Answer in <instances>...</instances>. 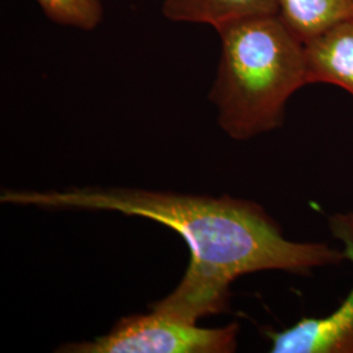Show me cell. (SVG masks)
<instances>
[{
    "label": "cell",
    "instance_id": "obj_1",
    "mask_svg": "<svg viewBox=\"0 0 353 353\" xmlns=\"http://www.w3.org/2000/svg\"><path fill=\"white\" fill-rule=\"evenodd\" d=\"M0 201L46 210L112 211L154 220L176 230L189 246L185 276L153 310L196 323L224 313L236 279L258 271L310 275L348 261L325 242L287 240L265 208L232 196H204L138 189L4 190Z\"/></svg>",
    "mask_w": 353,
    "mask_h": 353
},
{
    "label": "cell",
    "instance_id": "obj_2",
    "mask_svg": "<svg viewBox=\"0 0 353 353\" xmlns=\"http://www.w3.org/2000/svg\"><path fill=\"white\" fill-rule=\"evenodd\" d=\"M221 54L210 100L232 139L283 126L290 97L307 83L305 42L278 14L245 19L217 32Z\"/></svg>",
    "mask_w": 353,
    "mask_h": 353
},
{
    "label": "cell",
    "instance_id": "obj_3",
    "mask_svg": "<svg viewBox=\"0 0 353 353\" xmlns=\"http://www.w3.org/2000/svg\"><path fill=\"white\" fill-rule=\"evenodd\" d=\"M240 326L203 328L161 312L128 316L92 341L59 347L65 353H229L237 350Z\"/></svg>",
    "mask_w": 353,
    "mask_h": 353
},
{
    "label": "cell",
    "instance_id": "obj_4",
    "mask_svg": "<svg viewBox=\"0 0 353 353\" xmlns=\"http://www.w3.org/2000/svg\"><path fill=\"white\" fill-rule=\"evenodd\" d=\"M328 228L353 265V212L331 214ZM268 338L272 353H353V288L331 314L303 318Z\"/></svg>",
    "mask_w": 353,
    "mask_h": 353
},
{
    "label": "cell",
    "instance_id": "obj_5",
    "mask_svg": "<svg viewBox=\"0 0 353 353\" xmlns=\"http://www.w3.org/2000/svg\"><path fill=\"white\" fill-rule=\"evenodd\" d=\"M307 83L344 89L353 97V16L305 42Z\"/></svg>",
    "mask_w": 353,
    "mask_h": 353
},
{
    "label": "cell",
    "instance_id": "obj_6",
    "mask_svg": "<svg viewBox=\"0 0 353 353\" xmlns=\"http://www.w3.org/2000/svg\"><path fill=\"white\" fill-rule=\"evenodd\" d=\"M161 13L172 23L207 26L216 32L241 20L276 13V0H164Z\"/></svg>",
    "mask_w": 353,
    "mask_h": 353
},
{
    "label": "cell",
    "instance_id": "obj_7",
    "mask_svg": "<svg viewBox=\"0 0 353 353\" xmlns=\"http://www.w3.org/2000/svg\"><path fill=\"white\" fill-rule=\"evenodd\" d=\"M276 14L306 42L353 16V0H276Z\"/></svg>",
    "mask_w": 353,
    "mask_h": 353
},
{
    "label": "cell",
    "instance_id": "obj_8",
    "mask_svg": "<svg viewBox=\"0 0 353 353\" xmlns=\"http://www.w3.org/2000/svg\"><path fill=\"white\" fill-rule=\"evenodd\" d=\"M36 3L51 23L81 32L96 30L105 16L101 0H36Z\"/></svg>",
    "mask_w": 353,
    "mask_h": 353
}]
</instances>
